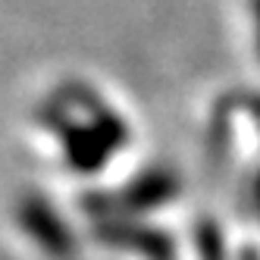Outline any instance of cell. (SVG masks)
Instances as JSON below:
<instances>
[{
  "label": "cell",
  "mask_w": 260,
  "mask_h": 260,
  "mask_svg": "<svg viewBox=\"0 0 260 260\" xmlns=\"http://www.w3.org/2000/svg\"><path fill=\"white\" fill-rule=\"evenodd\" d=\"M57 94H60L66 104L85 110V113H88V122L94 125L98 135L110 144V151H122V147H125V141H128V125H125V119L116 113V110H110L91 88L72 82V85H63Z\"/></svg>",
  "instance_id": "cell-5"
},
{
  "label": "cell",
  "mask_w": 260,
  "mask_h": 260,
  "mask_svg": "<svg viewBox=\"0 0 260 260\" xmlns=\"http://www.w3.org/2000/svg\"><path fill=\"white\" fill-rule=\"evenodd\" d=\"M69 110L72 107L60 94H53L50 101H44L38 107V119H41L44 128H50V132L63 141V157L72 170L79 176H91L110 160L113 151H110V144L98 135V128L91 122H72Z\"/></svg>",
  "instance_id": "cell-2"
},
{
  "label": "cell",
  "mask_w": 260,
  "mask_h": 260,
  "mask_svg": "<svg viewBox=\"0 0 260 260\" xmlns=\"http://www.w3.org/2000/svg\"><path fill=\"white\" fill-rule=\"evenodd\" d=\"M254 19H257V44H260V0H254Z\"/></svg>",
  "instance_id": "cell-8"
},
{
  "label": "cell",
  "mask_w": 260,
  "mask_h": 260,
  "mask_svg": "<svg viewBox=\"0 0 260 260\" xmlns=\"http://www.w3.org/2000/svg\"><path fill=\"white\" fill-rule=\"evenodd\" d=\"M257 204H260V176H257Z\"/></svg>",
  "instance_id": "cell-9"
},
{
  "label": "cell",
  "mask_w": 260,
  "mask_h": 260,
  "mask_svg": "<svg viewBox=\"0 0 260 260\" xmlns=\"http://www.w3.org/2000/svg\"><path fill=\"white\" fill-rule=\"evenodd\" d=\"M182 182L173 170L154 166V170L138 173L132 182H125L116 191H91L82 198V210L94 219H116V216H135L157 210L163 204L179 198Z\"/></svg>",
  "instance_id": "cell-1"
},
{
  "label": "cell",
  "mask_w": 260,
  "mask_h": 260,
  "mask_svg": "<svg viewBox=\"0 0 260 260\" xmlns=\"http://www.w3.org/2000/svg\"><path fill=\"white\" fill-rule=\"evenodd\" d=\"M101 245L119 248V251H135L147 260H176V241L170 232L154 229L147 222H135L132 216H116V219H94L91 226Z\"/></svg>",
  "instance_id": "cell-4"
},
{
  "label": "cell",
  "mask_w": 260,
  "mask_h": 260,
  "mask_svg": "<svg viewBox=\"0 0 260 260\" xmlns=\"http://www.w3.org/2000/svg\"><path fill=\"white\" fill-rule=\"evenodd\" d=\"M16 222H19V229L44 254H50L53 260H66V257L76 254V238H72V232L66 229V222L47 204L44 194L25 191L19 198V204H16Z\"/></svg>",
  "instance_id": "cell-3"
},
{
  "label": "cell",
  "mask_w": 260,
  "mask_h": 260,
  "mask_svg": "<svg viewBox=\"0 0 260 260\" xmlns=\"http://www.w3.org/2000/svg\"><path fill=\"white\" fill-rule=\"evenodd\" d=\"M238 260H260V251L254 245H245V248L238 251Z\"/></svg>",
  "instance_id": "cell-7"
},
{
  "label": "cell",
  "mask_w": 260,
  "mask_h": 260,
  "mask_svg": "<svg viewBox=\"0 0 260 260\" xmlns=\"http://www.w3.org/2000/svg\"><path fill=\"white\" fill-rule=\"evenodd\" d=\"M194 245H198L201 260H226V238H222V229L207 216H201L198 226H194Z\"/></svg>",
  "instance_id": "cell-6"
}]
</instances>
